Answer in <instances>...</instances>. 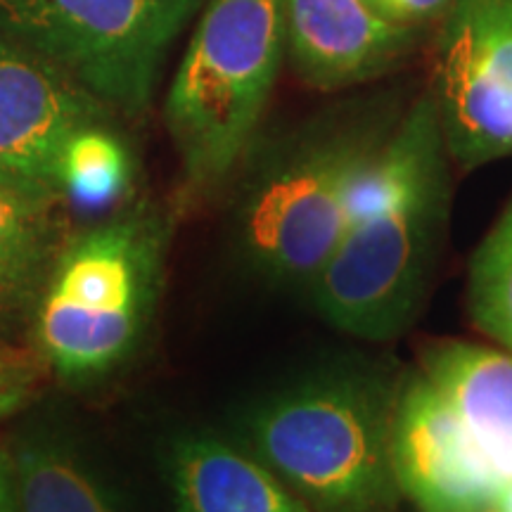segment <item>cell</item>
<instances>
[{
	"label": "cell",
	"mask_w": 512,
	"mask_h": 512,
	"mask_svg": "<svg viewBox=\"0 0 512 512\" xmlns=\"http://www.w3.org/2000/svg\"><path fill=\"white\" fill-rule=\"evenodd\" d=\"M448 150L432 93L403 110L309 292L339 330L392 339L418 316L448 214Z\"/></svg>",
	"instance_id": "cell-1"
},
{
	"label": "cell",
	"mask_w": 512,
	"mask_h": 512,
	"mask_svg": "<svg viewBox=\"0 0 512 512\" xmlns=\"http://www.w3.org/2000/svg\"><path fill=\"white\" fill-rule=\"evenodd\" d=\"M401 114L384 95L347 100L247 152L235 233L252 271L309 290Z\"/></svg>",
	"instance_id": "cell-2"
},
{
	"label": "cell",
	"mask_w": 512,
	"mask_h": 512,
	"mask_svg": "<svg viewBox=\"0 0 512 512\" xmlns=\"http://www.w3.org/2000/svg\"><path fill=\"white\" fill-rule=\"evenodd\" d=\"M401 384L330 368L261 399L242 422L249 453L311 512H394L392 465Z\"/></svg>",
	"instance_id": "cell-3"
},
{
	"label": "cell",
	"mask_w": 512,
	"mask_h": 512,
	"mask_svg": "<svg viewBox=\"0 0 512 512\" xmlns=\"http://www.w3.org/2000/svg\"><path fill=\"white\" fill-rule=\"evenodd\" d=\"M287 0H204L164 119L190 192L245 159L287 53Z\"/></svg>",
	"instance_id": "cell-4"
},
{
	"label": "cell",
	"mask_w": 512,
	"mask_h": 512,
	"mask_svg": "<svg viewBox=\"0 0 512 512\" xmlns=\"http://www.w3.org/2000/svg\"><path fill=\"white\" fill-rule=\"evenodd\" d=\"M164 242V221L147 209L76 235L57 254L36 304L41 361L72 382L124 363L155 309Z\"/></svg>",
	"instance_id": "cell-5"
},
{
	"label": "cell",
	"mask_w": 512,
	"mask_h": 512,
	"mask_svg": "<svg viewBox=\"0 0 512 512\" xmlns=\"http://www.w3.org/2000/svg\"><path fill=\"white\" fill-rule=\"evenodd\" d=\"M204 0H0V36L43 57L107 110L145 112L171 43Z\"/></svg>",
	"instance_id": "cell-6"
},
{
	"label": "cell",
	"mask_w": 512,
	"mask_h": 512,
	"mask_svg": "<svg viewBox=\"0 0 512 512\" xmlns=\"http://www.w3.org/2000/svg\"><path fill=\"white\" fill-rule=\"evenodd\" d=\"M430 93L453 162L477 169L512 155V0H451Z\"/></svg>",
	"instance_id": "cell-7"
},
{
	"label": "cell",
	"mask_w": 512,
	"mask_h": 512,
	"mask_svg": "<svg viewBox=\"0 0 512 512\" xmlns=\"http://www.w3.org/2000/svg\"><path fill=\"white\" fill-rule=\"evenodd\" d=\"M392 465L401 496L422 512H501L508 486L425 375L401 382Z\"/></svg>",
	"instance_id": "cell-8"
},
{
	"label": "cell",
	"mask_w": 512,
	"mask_h": 512,
	"mask_svg": "<svg viewBox=\"0 0 512 512\" xmlns=\"http://www.w3.org/2000/svg\"><path fill=\"white\" fill-rule=\"evenodd\" d=\"M107 107L53 64L0 36V169L60 192V159L81 128Z\"/></svg>",
	"instance_id": "cell-9"
},
{
	"label": "cell",
	"mask_w": 512,
	"mask_h": 512,
	"mask_svg": "<svg viewBox=\"0 0 512 512\" xmlns=\"http://www.w3.org/2000/svg\"><path fill=\"white\" fill-rule=\"evenodd\" d=\"M287 55L318 91H344L394 69L420 38L370 0H287Z\"/></svg>",
	"instance_id": "cell-10"
},
{
	"label": "cell",
	"mask_w": 512,
	"mask_h": 512,
	"mask_svg": "<svg viewBox=\"0 0 512 512\" xmlns=\"http://www.w3.org/2000/svg\"><path fill=\"white\" fill-rule=\"evenodd\" d=\"M422 375L451 403L508 486V505L512 501V358L475 344L439 342L425 351Z\"/></svg>",
	"instance_id": "cell-11"
},
{
	"label": "cell",
	"mask_w": 512,
	"mask_h": 512,
	"mask_svg": "<svg viewBox=\"0 0 512 512\" xmlns=\"http://www.w3.org/2000/svg\"><path fill=\"white\" fill-rule=\"evenodd\" d=\"M181 512H311L249 451L216 437H188L171 453Z\"/></svg>",
	"instance_id": "cell-12"
},
{
	"label": "cell",
	"mask_w": 512,
	"mask_h": 512,
	"mask_svg": "<svg viewBox=\"0 0 512 512\" xmlns=\"http://www.w3.org/2000/svg\"><path fill=\"white\" fill-rule=\"evenodd\" d=\"M60 195L22 183H0V332L31 309L57 259L55 207Z\"/></svg>",
	"instance_id": "cell-13"
},
{
	"label": "cell",
	"mask_w": 512,
	"mask_h": 512,
	"mask_svg": "<svg viewBox=\"0 0 512 512\" xmlns=\"http://www.w3.org/2000/svg\"><path fill=\"white\" fill-rule=\"evenodd\" d=\"M10 460L19 512H117L98 479L60 446L31 441Z\"/></svg>",
	"instance_id": "cell-14"
},
{
	"label": "cell",
	"mask_w": 512,
	"mask_h": 512,
	"mask_svg": "<svg viewBox=\"0 0 512 512\" xmlns=\"http://www.w3.org/2000/svg\"><path fill=\"white\" fill-rule=\"evenodd\" d=\"M131 164L121 140L93 124L69 138L60 159V192L81 207H105L126 190Z\"/></svg>",
	"instance_id": "cell-15"
},
{
	"label": "cell",
	"mask_w": 512,
	"mask_h": 512,
	"mask_svg": "<svg viewBox=\"0 0 512 512\" xmlns=\"http://www.w3.org/2000/svg\"><path fill=\"white\" fill-rule=\"evenodd\" d=\"M470 309L477 325L512 349V245L486 238L470 273Z\"/></svg>",
	"instance_id": "cell-16"
},
{
	"label": "cell",
	"mask_w": 512,
	"mask_h": 512,
	"mask_svg": "<svg viewBox=\"0 0 512 512\" xmlns=\"http://www.w3.org/2000/svg\"><path fill=\"white\" fill-rule=\"evenodd\" d=\"M41 380V358L0 344V418H8L34 396Z\"/></svg>",
	"instance_id": "cell-17"
},
{
	"label": "cell",
	"mask_w": 512,
	"mask_h": 512,
	"mask_svg": "<svg viewBox=\"0 0 512 512\" xmlns=\"http://www.w3.org/2000/svg\"><path fill=\"white\" fill-rule=\"evenodd\" d=\"M384 17L411 29H427L439 22L451 0H370Z\"/></svg>",
	"instance_id": "cell-18"
},
{
	"label": "cell",
	"mask_w": 512,
	"mask_h": 512,
	"mask_svg": "<svg viewBox=\"0 0 512 512\" xmlns=\"http://www.w3.org/2000/svg\"><path fill=\"white\" fill-rule=\"evenodd\" d=\"M0 512H19L15 482H12V460L3 448H0Z\"/></svg>",
	"instance_id": "cell-19"
},
{
	"label": "cell",
	"mask_w": 512,
	"mask_h": 512,
	"mask_svg": "<svg viewBox=\"0 0 512 512\" xmlns=\"http://www.w3.org/2000/svg\"><path fill=\"white\" fill-rule=\"evenodd\" d=\"M491 238L510 242V245H512V204L508 209H505V214L501 216V221H498V226L491 230Z\"/></svg>",
	"instance_id": "cell-20"
},
{
	"label": "cell",
	"mask_w": 512,
	"mask_h": 512,
	"mask_svg": "<svg viewBox=\"0 0 512 512\" xmlns=\"http://www.w3.org/2000/svg\"><path fill=\"white\" fill-rule=\"evenodd\" d=\"M0 183H22V185H34V183L22 181V178H17V176L8 174V171H3V169H0ZM36 188H38V185H36ZM43 190H46V188H43Z\"/></svg>",
	"instance_id": "cell-21"
}]
</instances>
